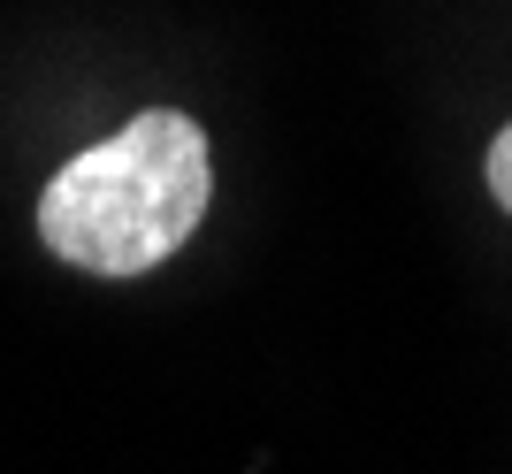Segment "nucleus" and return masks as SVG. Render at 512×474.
I'll list each match as a JSON object with an SVG mask.
<instances>
[{"instance_id":"f257e3e1","label":"nucleus","mask_w":512,"mask_h":474,"mask_svg":"<svg viewBox=\"0 0 512 474\" xmlns=\"http://www.w3.org/2000/svg\"><path fill=\"white\" fill-rule=\"evenodd\" d=\"M214 192L207 130L192 115H130L115 138L62 161L39 199V237L69 268L92 276H146L199 230Z\"/></svg>"},{"instance_id":"f03ea898","label":"nucleus","mask_w":512,"mask_h":474,"mask_svg":"<svg viewBox=\"0 0 512 474\" xmlns=\"http://www.w3.org/2000/svg\"><path fill=\"white\" fill-rule=\"evenodd\" d=\"M482 176H490L497 207H505V215H512V123H505V130H497V138H490V169H482Z\"/></svg>"}]
</instances>
